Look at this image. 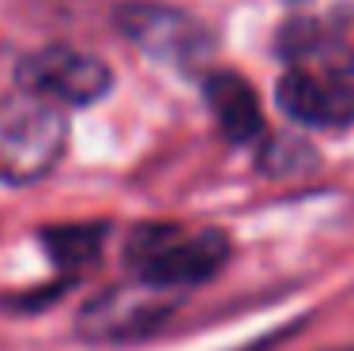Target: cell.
Returning <instances> with one entry per match:
<instances>
[{
  "label": "cell",
  "instance_id": "6da1fadb",
  "mask_svg": "<svg viewBox=\"0 0 354 351\" xmlns=\"http://www.w3.org/2000/svg\"><path fill=\"white\" fill-rule=\"evenodd\" d=\"M124 261L155 287H192L212 280L230 261V238L223 231H185L177 223H143L124 242Z\"/></svg>",
  "mask_w": 354,
  "mask_h": 351
},
{
  "label": "cell",
  "instance_id": "7a4b0ae2",
  "mask_svg": "<svg viewBox=\"0 0 354 351\" xmlns=\"http://www.w3.org/2000/svg\"><path fill=\"white\" fill-rule=\"evenodd\" d=\"M68 121L57 102L15 91L0 98V181L4 186H30L46 178L64 155Z\"/></svg>",
  "mask_w": 354,
  "mask_h": 351
},
{
  "label": "cell",
  "instance_id": "3957f363",
  "mask_svg": "<svg viewBox=\"0 0 354 351\" xmlns=\"http://www.w3.org/2000/svg\"><path fill=\"white\" fill-rule=\"evenodd\" d=\"M177 310L174 287H155L147 280L109 287L98 298H91L80 314V336L95 344H124L155 332Z\"/></svg>",
  "mask_w": 354,
  "mask_h": 351
},
{
  "label": "cell",
  "instance_id": "277c9868",
  "mask_svg": "<svg viewBox=\"0 0 354 351\" xmlns=\"http://www.w3.org/2000/svg\"><path fill=\"white\" fill-rule=\"evenodd\" d=\"M113 23L136 49L177 69H196L212 53V35L204 23L170 4H121Z\"/></svg>",
  "mask_w": 354,
  "mask_h": 351
},
{
  "label": "cell",
  "instance_id": "5b68a950",
  "mask_svg": "<svg viewBox=\"0 0 354 351\" xmlns=\"http://www.w3.org/2000/svg\"><path fill=\"white\" fill-rule=\"evenodd\" d=\"M15 80L23 91H35L61 106H91L113 87L106 61L72 46H46L27 53L15 69Z\"/></svg>",
  "mask_w": 354,
  "mask_h": 351
},
{
  "label": "cell",
  "instance_id": "8992f818",
  "mask_svg": "<svg viewBox=\"0 0 354 351\" xmlns=\"http://www.w3.org/2000/svg\"><path fill=\"white\" fill-rule=\"evenodd\" d=\"M275 98H279V110L306 129L339 132L354 121V95L343 87L339 76L328 80L306 69H290L275 87Z\"/></svg>",
  "mask_w": 354,
  "mask_h": 351
},
{
  "label": "cell",
  "instance_id": "52a82bcc",
  "mask_svg": "<svg viewBox=\"0 0 354 351\" xmlns=\"http://www.w3.org/2000/svg\"><path fill=\"white\" fill-rule=\"evenodd\" d=\"M204 98L226 140H234V144L264 140V110H260V98L249 80L234 76V72H212L204 80Z\"/></svg>",
  "mask_w": 354,
  "mask_h": 351
},
{
  "label": "cell",
  "instance_id": "ba28073f",
  "mask_svg": "<svg viewBox=\"0 0 354 351\" xmlns=\"http://www.w3.org/2000/svg\"><path fill=\"white\" fill-rule=\"evenodd\" d=\"M102 238H106L102 223H68V227L41 231V246H46V253L53 257V264H61L64 272L98 261Z\"/></svg>",
  "mask_w": 354,
  "mask_h": 351
},
{
  "label": "cell",
  "instance_id": "9c48e42d",
  "mask_svg": "<svg viewBox=\"0 0 354 351\" xmlns=\"http://www.w3.org/2000/svg\"><path fill=\"white\" fill-rule=\"evenodd\" d=\"M313 147L306 144V140L290 136V132H283V136H268L264 147H260V170L268 174H298V170H309L313 166Z\"/></svg>",
  "mask_w": 354,
  "mask_h": 351
},
{
  "label": "cell",
  "instance_id": "30bf717a",
  "mask_svg": "<svg viewBox=\"0 0 354 351\" xmlns=\"http://www.w3.org/2000/svg\"><path fill=\"white\" fill-rule=\"evenodd\" d=\"M335 76H339V80H343V87H347L351 95H354V53L347 57V61H343V69L335 72Z\"/></svg>",
  "mask_w": 354,
  "mask_h": 351
}]
</instances>
